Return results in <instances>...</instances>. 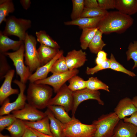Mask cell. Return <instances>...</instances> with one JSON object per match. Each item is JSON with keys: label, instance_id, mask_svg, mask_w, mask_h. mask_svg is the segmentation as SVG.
<instances>
[{"label": "cell", "instance_id": "ffe728a7", "mask_svg": "<svg viewBox=\"0 0 137 137\" xmlns=\"http://www.w3.org/2000/svg\"><path fill=\"white\" fill-rule=\"evenodd\" d=\"M23 121L27 127L42 133L53 136L50 130L49 120L47 116L40 120L35 121Z\"/></svg>", "mask_w": 137, "mask_h": 137}, {"label": "cell", "instance_id": "603a6c76", "mask_svg": "<svg viewBox=\"0 0 137 137\" xmlns=\"http://www.w3.org/2000/svg\"><path fill=\"white\" fill-rule=\"evenodd\" d=\"M59 49L40 44L37 51L41 64L43 66L53 59L57 55Z\"/></svg>", "mask_w": 137, "mask_h": 137}, {"label": "cell", "instance_id": "5b68a950", "mask_svg": "<svg viewBox=\"0 0 137 137\" xmlns=\"http://www.w3.org/2000/svg\"><path fill=\"white\" fill-rule=\"evenodd\" d=\"M96 131V127L93 124L82 123L75 116H72L70 122L64 124L65 137H93Z\"/></svg>", "mask_w": 137, "mask_h": 137}, {"label": "cell", "instance_id": "e575fe53", "mask_svg": "<svg viewBox=\"0 0 137 137\" xmlns=\"http://www.w3.org/2000/svg\"><path fill=\"white\" fill-rule=\"evenodd\" d=\"M109 60V68L115 71L123 73L132 77H133L136 76L134 73L127 70L117 62L112 54H111Z\"/></svg>", "mask_w": 137, "mask_h": 137}, {"label": "cell", "instance_id": "f35d334b", "mask_svg": "<svg viewBox=\"0 0 137 137\" xmlns=\"http://www.w3.org/2000/svg\"><path fill=\"white\" fill-rule=\"evenodd\" d=\"M110 61L109 59L101 64H97L92 68L87 67L85 73L88 75H92L98 72L103 70L109 68Z\"/></svg>", "mask_w": 137, "mask_h": 137}, {"label": "cell", "instance_id": "5bb4252c", "mask_svg": "<svg viewBox=\"0 0 137 137\" xmlns=\"http://www.w3.org/2000/svg\"><path fill=\"white\" fill-rule=\"evenodd\" d=\"M15 71L11 69L4 76L5 80L0 88V104L2 105L4 101L10 96L14 94H18L20 92L17 89H13L11 83Z\"/></svg>", "mask_w": 137, "mask_h": 137}, {"label": "cell", "instance_id": "1f68e13d", "mask_svg": "<svg viewBox=\"0 0 137 137\" xmlns=\"http://www.w3.org/2000/svg\"><path fill=\"white\" fill-rule=\"evenodd\" d=\"M68 88L72 91L82 90L86 88V80L76 75L71 77L68 81Z\"/></svg>", "mask_w": 137, "mask_h": 137}, {"label": "cell", "instance_id": "74e56055", "mask_svg": "<svg viewBox=\"0 0 137 137\" xmlns=\"http://www.w3.org/2000/svg\"><path fill=\"white\" fill-rule=\"evenodd\" d=\"M5 56L4 54L0 53V80L4 78V76L11 70Z\"/></svg>", "mask_w": 137, "mask_h": 137}, {"label": "cell", "instance_id": "277c9868", "mask_svg": "<svg viewBox=\"0 0 137 137\" xmlns=\"http://www.w3.org/2000/svg\"><path fill=\"white\" fill-rule=\"evenodd\" d=\"M5 29L2 32L7 36H14L24 41L27 30L31 28V22L29 19L18 18L14 16L7 18Z\"/></svg>", "mask_w": 137, "mask_h": 137}, {"label": "cell", "instance_id": "60d3db41", "mask_svg": "<svg viewBox=\"0 0 137 137\" xmlns=\"http://www.w3.org/2000/svg\"><path fill=\"white\" fill-rule=\"evenodd\" d=\"M107 55V54L104 50H102L98 52L95 60L97 65L101 64L106 61L108 59Z\"/></svg>", "mask_w": 137, "mask_h": 137}, {"label": "cell", "instance_id": "7bdbcfd3", "mask_svg": "<svg viewBox=\"0 0 137 137\" xmlns=\"http://www.w3.org/2000/svg\"><path fill=\"white\" fill-rule=\"evenodd\" d=\"M84 7L92 8L99 6L97 0H84Z\"/></svg>", "mask_w": 137, "mask_h": 137}, {"label": "cell", "instance_id": "4dcf8cb0", "mask_svg": "<svg viewBox=\"0 0 137 137\" xmlns=\"http://www.w3.org/2000/svg\"><path fill=\"white\" fill-rule=\"evenodd\" d=\"M86 88L93 91L102 90L110 92L108 86L99 79L96 77H91L86 80Z\"/></svg>", "mask_w": 137, "mask_h": 137}, {"label": "cell", "instance_id": "7402d4cb", "mask_svg": "<svg viewBox=\"0 0 137 137\" xmlns=\"http://www.w3.org/2000/svg\"><path fill=\"white\" fill-rule=\"evenodd\" d=\"M45 112L49 118L50 129L53 136L55 137H65L63 131L64 124L57 119L48 108Z\"/></svg>", "mask_w": 137, "mask_h": 137}, {"label": "cell", "instance_id": "ee69618b", "mask_svg": "<svg viewBox=\"0 0 137 137\" xmlns=\"http://www.w3.org/2000/svg\"><path fill=\"white\" fill-rule=\"evenodd\" d=\"M22 137H38L27 126L26 128L24 135Z\"/></svg>", "mask_w": 137, "mask_h": 137}, {"label": "cell", "instance_id": "f546056e", "mask_svg": "<svg viewBox=\"0 0 137 137\" xmlns=\"http://www.w3.org/2000/svg\"><path fill=\"white\" fill-rule=\"evenodd\" d=\"M108 12L107 10H104L99 6L92 8L84 7L80 17H104Z\"/></svg>", "mask_w": 137, "mask_h": 137}, {"label": "cell", "instance_id": "9c48e42d", "mask_svg": "<svg viewBox=\"0 0 137 137\" xmlns=\"http://www.w3.org/2000/svg\"><path fill=\"white\" fill-rule=\"evenodd\" d=\"M79 72V70L77 69L69 70L64 73L53 74L49 77L35 82L50 85L53 87L54 92L56 93L67 81L73 76L77 75Z\"/></svg>", "mask_w": 137, "mask_h": 137}, {"label": "cell", "instance_id": "d4e9b609", "mask_svg": "<svg viewBox=\"0 0 137 137\" xmlns=\"http://www.w3.org/2000/svg\"><path fill=\"white\" fill-rule=\"evenodd\" d=\"M82 29L80 38V47L82 49L85 50L88 48L89 44L99 29L97 27L84 28Z\"/></svg>", "mask_w": 137, "mask_h": 137}, {"label": "cell", "instance_id": "7a4b0ae2", "mask_svg": "<svg viewBox=\"0 0 137 137\" xmlns=\"http://www.w3.org/2000/svg\"><path fill=\"white\" fill-rule=\"evenodd\" d=\"M53 91L48 85L30 82L26 96L28 103L39 110L44 109L47 107Z\"/></svg>", "mask_w": 137, "mask_h": 137}, {"label": "cell", "instance_id": "bcb514c9", "mask_svg": "<svg viewBox=\"0 0 137 137\" xmlns=\"http://www.w3.org/2000/svg\"><path fill=\"white\" fill-rule=\"evenodd\" d=\"M32 131L38 137H55L53 136L45 134L40 133L35 129L30 128Z\"/></svg>", "mask_w": 137, "mask_h": 137}, {"label": "cell", "instance_id": "83f0119b", "mask_svg": "<svg viewBox=\"0 0 137 137\" xmlns=\"http://www.w3.org/2000/svg\"><path fill=\"white\" fill-rule=\"evenodd\" d=\"M37 40L40 44H43L53 48L59 49L60 46L58 43L54 40L44 30H41L36 32Z\"/></svg>", "mask_w": 137, "mask_h": 137}, {"label": "cell", "instance_id": "d590c367", "mask_svg": "<svg viewBox=\"0 0 137 137\" xmlns=\"http://www.w3.org/2000/svg\"><path fill=\"white\" fill-rule=\"evenodd\" d=\"M127 60L128 61L131 59L133 60L134 64L132 69L137 67V41H134L129 43L128 47V50L126 52Z\"/></svg>", "mask_w": 137, "mask_h": 137}, {"label": "cell", "instance_id": "2e32d148", "mask_svg": "<svg viewBox=\"0 0 137 137\" xmlns=\"http://www.w3.org/2000/svg\"><path fill=\"white\" fill-rule=\"evenodd\" d=\"M114 111L120 119L131 115L137 111L132 99L126 97L121 99L114 109Z\"/></svg>", "mask_w": 137, "mask_h": 137}, {"label": "cell", "instance_id": "30bf717a", "mask_svg": "<svg viewBox=\"0 0 137 137\" xmlns=\"http://www.w3.org/2000/svg\"><path fill=\"white\" fill-rule=\"evenodd\" d=\"M73 101V92L65 83L56 93L55 96L51 99L48 106L55 105L62 106L68 113L72 110Z\"/></svg>", "mask_w": 137, "mask_h": 137}, {"label": "cell", "instance_id": "cb8c5ba5", "mask_svg": "<svg viewBox=\"0 0 137 137\" xmlns=\"http://www.w3.org/2000/svg\"><path fill=\"white\" fill-rule=\"evenodd\" d=\"M26 127L23 121L16 118L11 125L5 129L9 132L11 137H22Z\"/></svg>", "mask_w": 137, "mask_h": 137}, {"label": "cell", "instance_id": "ac0fdd59", "mask_svg": "<svg viewBox=\"0 0 137 137\" xmlns=\"http://www.w3.org/2000/svg\"><path fill=\"white\" fill-rule=\"evenodd\" d=\"M104 17L94 18L80 17L75 20L64 22L66 25H74L81 29L97 27Z\"/></svg>", "mask_w": 137, "mask_h": 137}, {"label": "cell", "instance_id": "ba28073f", "mask_svg": "<svg viewBox=\"0 0 137 137\" xmlns=\"http://www.w3.org/2000/svg\"><path fill=\"white\" fill-rule=\"evenodd\" d=\"M13 82L19 87L20 92L14 101L10 102L8 98L4 101L0 108V116L8 114L13 111L21 109L24 107L26 103V96L24 93L26 87L25 84L16 79L14 80Z\"/></svg>", "mask_w": 137, "mask_h": 137}, {"label": "cell", "instance_id": "c3c4849f", "mask_svg": "<svg viewBox=\"0 0 137 137\" xmlns=\"http://www.w3.org/2000/svg\"><path fill=\"white\" fill-rule=\"evenodd\" d=\"M0 137H11V136H9L8 135H4L2 134V133L0 134Z\"/></svg>", "mask_w": 137, "mask_h": 137}, {"label": "cell", "instance_id": "ab89813d", "mask_svg": "<svg viewBox=\"0 0 137 137\" xmlns=\"http://www.w3.org/2000/svg\"><path fill=\"white\" fill-rule=\"evenodd\" d=\"M99 7L107 10L115 8L116 0H97Z\"/></svg>", "mask_w": 137, "mask_h": 137}, {"label": "cell", "instance_id": "f6af8a7d", "mask_svg": "<svg viewBox=\"0 0 137 137\" xmlns=\"http://www.w3.org/2000/svg\"><path fill=\"white\" fill-rule=\"evenodd\" d=\"M20 2L24 9L26 10L30 7L31 4L30 0H21Z\"/></svg>", "mask_w": 137, "mask_h": 137}, {"label": "cell", "instance_id": "f1b7e54d", "mask_svg": "<svg viewBox=\"0 0 137 137\" xmlns=\"http://www.w3.org/2000/svg\"><path fill=\"white\" fill-rule=\"evenodd\" d=\"M14 5L11 0L0 1V25L3 22H6V17L9 14L15 10Z\"/></svg>", "mask_w": 137, "mask_h": 137}, {"label": "cell", "instance_id": "b9f144b4", "mask_svg": "<svg viewBox=\"0 0 137 137\" xmlns=\"http://www.w3.org/2000/svg\"><path fill=\"white\" fill-rule=\"evenodd\" d=\"M123 121L125 122L131 123L137 127V111L135 112L129 117H125Z\"/></svg>", "mask_w": 137, "mask_h": 137}, {"label": "cell", "instance_id": "3957f363", "mask_svg": "<svg viewBox=\"0 0 137 137\" xmlns=\"http://www.w3.org/2000/svg\"><path fill=\"white\" fill-rule=\"evenodd\" d=\"M120 120L114 112L102 115L92 122L96 128L93 137H111Z\"/></svg>", "mask_w": 137, "mask_h": 137}, {"label": "cell", "instance_id": "4fadbf2b", "mask_svg": "<svg viewBox=\"0 0 137 137\" xmlns=\"http://www.w3.org/2000/svg\"><path fill=\"white\" fill-rule=\"evenodd\" d=\"M87 54L82 50H73L68 52L65 57L69 70L77 69L83 66L87 60Z\"/></svg>", "mask_w": 137, "mask_h": 137}, {"label": "cell", "instance_id": "836d02e7", "mask_svg": "<svg viewBox=\"0 0 137 137\" xmlns=\"http://www.w3.org/2000/svg\"><path fill=\"white\" fill-rule=\"evenodd\" d=\"M72 10L71 17L72 20L80 17L84 8V0H72Z\"/></svg>", "mask_w": 137, "mask_h": 137}, {"label": "cell", "instance_id": "6da1fadb", "mask_svg": "<svg viewBox=\"0 0 137 137\" xmlns=\"http://www.w3.org/2000/svg\"><path fill=\"white\" fill-rule=\"evenodd\" d=\"M133 19L131 16L117 11L108 12L100 22L98 27L103 34L113 32L122 33L133 25Z\"/></svg>", "mask_w": 137, "mask_h": 137}, {"label": "cell", "instance_id": "52a82bcc", "mask_svg": "<svg viewBox=\"0 0 137 137\" xmlns=\"http://www.w3.org/2000/svg\"><path fill=\"white\" fill-rule=\"evenodd\" d=\"M24 43L17 50L12 52H6L4 53L12 61L16 70V73L20 77V81L25 84L32 74L29 67L26 66L24 62L25 52Z\"/></svg>", "mask_w": 137, "mask_h": 137}, {"label": "cell", "instance_id": "484cf974", "mask_svg": "<svg viewBox=\"0 0 137 137\" xmlns=\"http://www.w3.org/2000/svg\"><path fill=\"white\" fill-rule=\"evenodd\" d=\"M47 108L52 112L55 117L64 124L70 122L72 119L67 112L62 106L59 105L48 106Z\"/></svg>", "mask_w": 137, "mask_h": 137}, {"label": "cell", "instance_id": "d6a6232c", "mask_svg": "<svg viewBox=\"0 0 137 137\" xmlns=\"http://www.w3.org/2000/svg\"><path fill=\"white\" fill-rule=\"evenodd\" d=\"M69 70L66 63L65 57L61 55L55 62L50 71L53 74L62 73Z\"/></svg>", "mask_w": 137, "mask_h": 137}, {"label": "cell", "instance_id": "8fae6325", "mask_svg": "<svg viewBox=\"0 0 137 137\" xmlns=\"http://www.w3.org/2000/svg\"><path fill=\"white\" fill-rule=\"evenodd\" d=\"M100 93L98 91H93L86 88L73 92V103L71 110L72 116H74L79 104L85 100L93 99L97 100L98 104L103 106L104 101L100 98Z\"/></svg>", "mask_w": 137, "mask_h": 137}, {"label": "cell", "instance_id": "d6986e66", "mask_svg": "<svg viewBox=\"0 0 137 137\" xmlns=\"http://www.w3.org/2000/svg\"><path fill=\"white\" fill-rule=\"evenodd\" d=\"M24 42L21 40L15 41L10 39L0 31V53L4 54L11 49L15 51L18 50Z\"/></svg>", "mask_w": 137, "mask_h": 137}, {"label": "cell", "instance_id": "7c38bea8", "mask_svg": "<svg viewBox=\"0 0 137 137\" xmlns=\"http://www.w3.org/2000/svg\"><path fill=\"white\" fill-rule=\"evenodd\" d=\"M12 113L16 118L29 121H37L47 116L45 112L40 111L28 103L22 109L13 111Z\"/></svg>", "mask_w": 137, "mask_h": 137}, {"label": "cell", "instance_id": "7dc6e473", "mask_svg": "<svg viewBox=\"0 0 137 137\" xmlns=\"http://www.w3.org/2000/svg\"><path fill=\"white\" fill-rule=\"evenodd\" d=\"M132 100L133 104L137 108V96L133 97Z\"/></svg>", "mask_w": 137, "mask_h": 137}, {"label": "cell", "instance_id": "4316f807", "mask_svg": "<svg viewBox=\"0 0 137 137\" xmlns=\"http://www.w3.org/2000/svg\"><path fill=\"white\" fill-rule=\"evenodd\" d=\"M103 33L99 30L97 31L93 39L89 44L88 48L91 52L94 54H97L102 50L106 44L102 39Z\"/></svg>", "mask_w": 137, "mask_h": 137}, {"label": "cell", "instance_id": "9a60e30c", "mask_svg": "<svg viewBox=\"0 0 137 137\" xmlns=\"http://www.w3.org/2000/svg\"><path fill=\"white\" fill-rule=\"evenodd\" d=\"M63 53L62 50H59L56 56L51 60L38 68L29 78L28 80L30 82H34L46 78L56 61L63 55Z\"/></svg>", "mask_w": 137, "mask_h": 137}, {"label": "cell", "instance_id": "8d00e7d4", "mask_svg": "<svg viewBox=\"0 0 137 137\" xmlns=\"http://www.w3.org/2000/svg\"><path fill=\"white\" fill-rule=\"evenodd\" d=\"M16 118L12 114H9L0 116V131L11 125Z\"/></svg>", "mask_w": 137, "mask_h": 137}, {"label": "cell", "instance_id": "8992f818", "mask_svg": "<svg viewBox=\"0 0 137 137\" xmlns=\"http://www.w3.org/2000/svg\"><path fill=\"white\" fill-rule=\"evenodd\" d=\"M37 42L35 37L26 33L24 41L25 49L24 63L32 73L41 66L36 48Z\"/></svg>", "mask_w": 137, "mask_h": 137}, {"label": "cell", "instance_id": "e0dca14e", "mask_svg": "<svg viewBox=\"0 0 137 137\" xmlns=\"http://www.w3.org/2000/svg\"><path fill=\"white\" fill-rule=\"evenodd\" d=\"M137 137V127L131 123L120 119L115 127L111 137Z\"/></svg>", "mask_w": 137, "mask_h": 137}, {"label": "cell", "instance_id": "44dd1931", "mask_svg": "<svg viewBox=\"0 0 137 137\" xmlns=\"http://www.w3.org/2000/svg\"><path fill=\"white\" fill-rule=\"evenodd\" d=\"M115 8L123 14L131 16L137 13V0H116Z\"/></svg>", "mask_w": 137, "mask_h": 137}, {"label": "cell", "instance_id": "681fc988", "mask_svg": "<svg viewBox=\"0 0 137 137\" xmlns=\"http://www.w3.org/2000/svg\"></svg>", "mask_w": 137, "mask_h": 137}]
</instances>
